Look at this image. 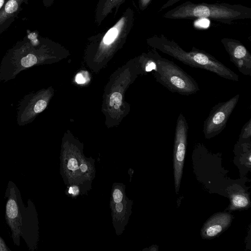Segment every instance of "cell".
Returning a JSON list of instances; mask_svg holds the SVG:
<instances>
[{
  "label": "cell",
  "instance_id": "5bb4252c",
  "mask_svg": "<svg viewBox=\"0 0 251 251\" xmlns=\"http://www.w3.org/2000/svg\"><path fill=\"white\" fill-rule=\"evenodd\" d=\"M122 100V96L119 92L114 93L110 97V105L118 109L121 105Z\"/></svg>",
  "mask_w": 251,
  "mask_h": 251
},
{
  "label": "cell",
  "instance_id": "ba28073f",
  "mask_svg": "<svg viewBox=\"0 0 251 251\" xmlns=\"http://www.w3.org/2000/svg\"><path fill=\"white\" fill-rule=\"evenodd\" d=\"M5 217L7 224L12 231V237L14 244L19 246L21 235L22 216L17 202L14 188L10 189L6 202Z\"/></svg>",
  "mask_w": 251,
  "mask_h": 251
},
{
  "label": "cell",
  "instance_id": "e0dca14e",
  "mask_svg": "<svg viewBox=\"0 0 251 251\" xmlns=\"http://www.w3.org/2000/svg\"><path fill=\"white\" fill-rule=\"evenodd\" d=\"M181 0H168L165 4H164L160 8V11L165 9L173 5L177 2Z\"/></svg>",
  "mask_w": 251,
  "mask_h": 251
},
{
  "label": "cell",
  "instance_id": "d6986e66",
  "mask_svg": "<svg viewBox=\"0 0 251 251\" xmlns=\"http://www.w3.org/2000/svg\"><path fill=\"white\" fill-rule=\"evenodd\" d=\"M10 250L5 244L4 240L0 236V251H9Z\"/></svg>",
  "mask_w": 251,
  "mask_h": 251
},
{
  "label": "cell",
  "instance_id": "2e32d148",
  "mask_svg": "<svg viewBox=\"0 0 251 251\" xmlns=\"http://www.w3.org/2000/svg\"><path fill=\"white\" fill-rule=\"evenodd\" d=\"M68 168L72 171H75L78 168L77 161L75 158L70 159L68 163Z\"/></svg>",
  "mask_w": 251,
  "mask_h": 251
},
{
  "label": "cell",
  "instance_id": "603a6c76",
  "mask_svg": "<svg viewBox=\"0 0 251 251\" xmlns=\"http://www.w3.org/2000/svg\"><path fill=\"white\" fill-rule=\"evenodd\" d=\"M151 0H142L143 6H145L148 5Z\"/></svg>",
  "mask_w": 251,
  "mask_h": 251
},
{
  "label": "cell",
  "instance_id": "30bf717a",
  "mask_svg": "<svg viewBox=\"0 0 251 251\" xmlns=\"http://www.w3.org/2000/svg\"><path fill=\"white\" fill-rule=\"evenodd\" d=\"M23 0H8L0 11V27L16 15Z\"/></svg>",
  "mask_w": 251,
  "mask_h": 251
},
{
  "label": "cell",
  "instance_id": "9a60e30c",
  "mask_svg": "<svg viewBox=\"0 0 251 251\" xmlns=\"http://www.w3.org/2000/svg\"><path fill=\"white\" fill-rule=\"evenodd\" d=\"M113 196L114 201L117 203L122 201L123 196L121 191L119 189H116L113 192Z\"/></svg>",
  "mask_w": 251,
  "mask_h": 251
},
{
  "label": "cell",
  "instance_id": "6da1fadb",
  "mask_svg": "<svg viewBox=\"0 0 251 251\" xmlns=\"http://www.w3.org/2000/svg\"><path fill=\"white\" fill-rule=\"evenodd\" d=\"M163 18L173 20L210 19L231 25L236 20L251 19V8L227 3H193L186 1L168 11Z\"/></svg>",
  "mask_w": 251,
  "mask_h": 251
},
{
  "label": "cell",
  "instance_id": "4fadbf2b",
  "mask_svg": "<svg viewBox=\"0 0 251 251\" xmlns=\"http://www.w3.org/2000/svg\"><path fill=\"white\" fill-rule=\"evenodd\" d=\"M242 139H250L251 136V119H250L243 126L240 135Z\"/></svg>",
  "mask_w": 251,
  "mask_h": 251
},
{
  "label": "cell",
  "instance_id": "3957f363",
  "mask_svg": "<svg viewBox=\"0 0 251 251\" xmlns=\"http://www.w3.org/2000/svg\"><path fill=\"white\" fill-rule=\"evenodd\" d=\"M156 81L172 93L189 96L200 90L198 83L173 61L161 57L154 72Z\"/></svg>",
  "mask_w": 251,
  "mask_h": 251
},
{
  "label": "cell",
  "instance_id": "44dd1931",
  "mask_svg": "<svg viewBox=\"0 0 251 251\" xmlns=\"http://www.w3.org/2000/svg\"><path fill=\"white\" fill-rule=\"evenodd\" d=\"M79 167L82 172H85L87 170V166L85 164H82Z\"/></svg>",
  "mask_w": 251,
  "mask_h": 251
},
{
  "label": "cell",
  "instance_id": "7a4b0ae2",
  "mask_svg": "<svg viewBox=\"0 0 251 251\" xmlns=\"http://www.w3.org/2000/svg\"><path fill=\"white\" fill-rule=\"evenodd\" d=\"M149 43L154 49L187 65L205 70L229 80L239 81L237 74L203 50L193 47L190 51H185L174 40L169 39L163 34L153 36Z\"/></svg>",
  "mask_w": 251,
  "mask_h": 251
},
{
  "label": "cell",
  "instance_id": "5b68a950",
  "mask_svg": "<svg viewBox=\"0 0 251 251\" xmlns=\"http://www.w3.org/2000/svg\"><path fill=\"white\" fill-rule=\"evenodd\" d=\"M189 127L184 115L180 113L177 119L175 133L174 169L175 188L177 192L182 174L187 144Z\"/></svg>",
  "mask_w": 251,
  "mask_h": 251
},
{
  "label": "cell",
  "instance_id": "cb8c5ba5",
  "mask_svg": "<svg viewBox=\"0 0 251 251\" xmlns=\"http://www.w3.org/2000/svg\"><path fill=\"white\" fill-rule=\"evenodd\" d=\"M4 1L5 0H0V10L2 8V7L4 4Z\"/></svg>",
  "mask_w": 251,
  "mask_h": 251
},
{
  "label": "cell",
  "instance_id": "ffe728a7",
  "mask_svg": "<svg viewBox=\"0 0 251 251\" xmlns=\"http://www.w3.org/2000/svg\"><path fill=\"white\" fill-rule=\"evenodd\" d=\"M115 207H116V210L118 212H120L123 210V205L121 202H117V203L116 204Z\"/></svg>",
  "mask_w": 251,
  "mask_h": 251
},
{
  "label": "cell",
  "instance_id": "7c38bea8",
  "mask_svg": "<svg viewBox=\"0 0 251 251\" xmlns=\"http://www.w3.org/2000/svg\"><path fill=\"white\" fill-rule=\"evenodd\" d=\"M118 33L117 29L113 27L109 29L103 38V42L105 44L109 45L115 40Z\"/></svg>",
  "mask_w": 251,
  "mask_h": 251
},
{
  "label": "cell",
  "instance_id": "277c9868",
  "mask_svg": "<svg viewBox=\"0 0 251 251\" xmlns=\"http://www.w3.org/2000/svg\"><path fill=\"white\" fill-rule=\"evenodd\" d=\"M239 98L240 94H237L226 101L218 103L211 108L203 123L202 131L206 138L213 137L225 129Z\"/></svg>",
  "mask_w": 251,
  "mask_h": 251
},
{
  "label": "cell",
  "instance_id": "9c48e42d",
  "mask_svg": "<svg viewBox=\"0 0 251 251\" xmlns=\"http://www.w3.org/2000/svg\"><path fill=\"white\" fill-rule=\"evenodd\" d=\"M232 221V215L226 213L217 214L210 218L201 229V236L210 239L218 235L226 228Z\"/></svg>",
  "mask_w": 251,
  "mask_h": 251
},
{
  "label": "cell",
  "instance_id": "ac0fdd59",
  "mask_svg": "<svg viewBox=\"0 0 251 251\" xmlns=\"http://www.w3.org/2000/svg\"><path fill=\"white\" fill-rule=\"evenodd\" d=\"M75 81L78 84H83L85 82L86 79L81 73H78L76 75Z\"/></svg>",
  "mask_w": 251,
  "mask_h": 251
},
{
  "label": "cell",
  "instance_id": "7402d4cb",
  "mask_svg": "<svg viewBox=\"0 0 251 251\" xmlns=\"http://www.w3.org/2000/svg\"><path fill=\"white\" fill-rule=\"evenodd\" d=\"M72 193H73L74 194H76L78 192L77 187H76L75 186L73 187V188H72Z\"/></svg>",
  "mask_w": 251,
  "mask_h": 251
},
{
  "label": "cell",
  "instance_id": "52a82bcc",
  "mask_svg": "<svg viewBox=\"0 0 251 251\" xmlns=\"http://www.w3.org/2000/svg\"><path fill=\"white\" fill-rule=\"evenodd\" d=\"M221 42L229 56L230 61L245 75L251 76V54L245 46L236 39L223 38Z\"/></svg>",
  "mask_w": 251,
  "mask_h": 251
},
{
  "label": "cell",
  "instance_id": "8992f818",
  "mask_svg": "<svg viewBox=\"0 0 251 251\" xmlns=\"http://www.w3.org/2000/svg\"><path fill=\"white\" fill-rule=\"evenodd\" d=\"M47 92L40 91L31 92L20 101L17 108V122L24 126L31 123L47 107Z\"/></svg>",
  "mask_w": 251,
  "mask_h": 251
},
{
  "label": "cell",
  "instance_id": "8fae6325",
  "mask_svg": "<svg viewBox=\"0 0 251 251\" xmlns=\"http://www.w3.org/2000/svg\"><path fill=\"white\" fill-rule=\"evenodd\" d=\"M230 198V204L229 208L230 210L244 208L248 207L250 204L248 195L242 191L233 193Z\"/></svg>",
  "mask_w": 251,
  "mask_h": 251
}]
</instances>
